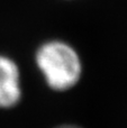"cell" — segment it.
<instances>
[{
	"label": "cell",
	"mask_w": 127,
	"mask_h": 128,
	"mask_svg": "<svg viewBox=\"0 0 127 128\" xmlns=\"http://www.w3.org/2000/svg\"><path fill=\"white\" fill-rule=\"evenodd\" d=\"M54 128H83V127L76 124H61V125L55 126Z\"/></svg>",
	"instance_id": "cell-3"
},
{
	"label": "cell",
	"mask_w": 127,
	"mask_h": 128,
	"mask_svg": "<svg viewBox=\"0 0 127 128\" xmlns=\"http://www.w3.org/2000/svg\"><path fill=\"white\" fill-rule=\"evenodd\" d=\"M35 63L46 86L55 92H66L80 82L83 64L76 50L69 43L52 40L40 45Z\"/></svg>",
	"instance_id": "cell-1"
},
{
	"label": "cell",
	"mask_w": 127,
	"mask_h": 128,
	"mask_svg": "<svg viewBox=\"0 0 127 128\" xmlns=\"http://www.w3.org/2000/svg\"><path fill=\"white\" fill-rule=\"evenodd\" d=\"M22 98V79L17 63L8 56L0 55V109L14 108Z\"/></svg>",
	"instance_id": "cell-2"
}]
</instances>
